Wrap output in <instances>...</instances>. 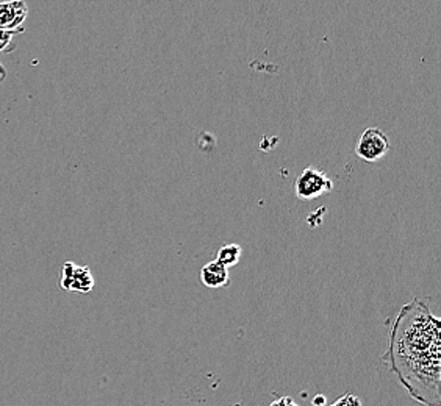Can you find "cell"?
Here are the masks:
<instances>
[{"label": "cell", "instance_id": "cell-1", "mask_svg": "<svg viewBox=\"0 0 441 406\" xmlns=\"http://www.w3.org/2000/svg\"><path fill=\"white\" fill-rule=\"evenodd\" d=\"M440 327L427 299H413L393 320L382 356L405 392L423 406H441Z\"/></svg>", "mask_w": 441, "mask_h": 406}, {"label": "cell", "instance_id": "cell-2", "mask_svg": "<svg viewBox=\"0 0 441 406\" xmlns=\"http://www.w3.org/2000/svg\"><path fill=\"white\" fill-rule=\"evenodd\" d=\"M334 189V182L326 172L316 168H307L296 178L294 192L299 201L310 202L324 194H329Z\"/></svg>", "mask_w": 441, "mask_h": 406}, {"label": "cell", "instance_id": "cell-3", "mask_svg": "<svg viewBox=\"0 0 441 406\" xmlns=\"http://www.w3.org/2000/svg\"><path fill=\"white\" fill-rule=\"evenodd\" d=\"M391 144L387 133L379 127H369L360 135L355 146V154L367 163H376L390 152Z\"/></svg>", "mask_w": 441, "mask_h": 406}, {"label": "cell", "instance_id": "cell-4", "mask_svg": "<svg viewBox=\"0 0 441 406\" xmlns=\"http://www.w3.org/2000/svg\"><path fill=\"white\" fill-rule=\"evenodd\" d=\"M60 285L61 287L66 289V291L86 294L89 291H93L94 278L91 271H89V267L74 264L71 261H67L63 266V271H61Z\"/></svg>", "mask_w": 441, "mask_h": 406}, {"label": "cell", "instance_id": "cell-5", "mask_svg": "<svg viewBox=\"0 0 441 406\" xmlns=\"http://www.w3.org/2000/svg\"><path fill=\"white\" fill-rule=\"evenodd\" d=\"M201 281L206 287L211 289L229 286L230 285L229 269H225L223 264H219L216 259H213L201 269Z\"/></svg>", "mask_w": 441, "mask_h": 406}, {"label": "cell", "instance_id": "cell-6", "mask_svg": "<svg viewBox=\"0 0 441 406\" xmlns=\"http://www.w3.org/2000/svg\"><path fill=\"white\" fill-rule=\"evenodd\" d=\"M241 253H243V249L238 244H225L218 250L216 261L219 264H223L225 269H229V267L238 264Z\"/></svg>", "mask_w": 441, "mask_h": 406}, {"label": "cell", "instance_id": "cell-7", "mask_svg": "<svg viewBox=\"0 0 441 406\" xmlns=\"http://www.w3.org/2000/svg\"><path fill=\"white\" fill-rule=\"evenodd\" d=\"M330 406H362V400L354 394H346L335 400Z\"/></svg>", "mask_w": 441, "mask_h": 406}, {"label": "cell", "instance_id": "cell-8", "mask_svg": "<svg viewBox=\"0 0 441 406\" xmlns=\"http://www.w3.org/2000/svg\"><path fill=\"white\" fill-rule=\"evenodd\" d=\"M270 406H299V405L294 402L293 397H280L277 400L271 402Z\"/></svg>", "mask_w": 441, "mask_h": 406}, {"label": "cell", "instance_id": "cell-9", "mask_svg": "<svg viewBox=\"0 0 441 406\" xmlns=\"http://www.w3.org/2000/svg\"><path fill=\"white\" fill-rule=\"evenodd\" d=\"M312 405L313 406H324V405H326V397H324V395H316L312 400Z\"/></svg>", "mask_w": 441, "mask_h": 406}]
</instances>
